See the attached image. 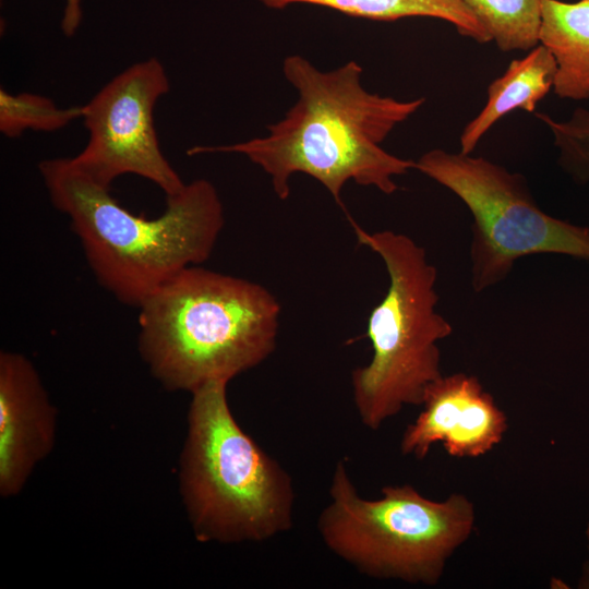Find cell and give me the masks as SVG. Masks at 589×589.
I'll list each match as a JSON object with an SVG mask.
<instances>
[{
	"label": "cell",
	"mask_w": 589,
	"mask_h": 589,
	"mask_svg": "<svg viewBox=\"0 0 589 589\" xmlns=\"http://www.w3.org/2000/svg\"><path fill=\"white\" fill-rule=\"evenodd\" d=\"M442 11L446 21L453 24L457 32L479 44L491 41V37L481 23L474 17L461 0H413Z\"/></svg>",
	"instance_id": "cell-17"
},
{
	"label": "cell",
	"mask_w": 589,
	"mask_h": 589,
	"mask_svg": "<svg viewBox=\"0 0 589 589\" xmlns=\"http://www.w3.org/2000/svg\"><path fill=\"white\" fill-rule=\"evenodd\" d=\"M414 169L453 192L472 215L470 275L482 292L534 254H562L589 263V227L543 212L526 178L471 154L434 148L414 161Z\"/></svg>",
	"instance_id": "cell-7"
},
{
	"label": "cell",
	"mask_w": 589,
	"mask_h": 589,
	"mask_svg": "<svg viewBox=\"0 0 589 589\" xmlns=\"http://www.w3.org/2000/svg\"><path fill=\"white\" fill-rule=\"evenodd\" d=\"M578 587L581 589H589V561L585 564L582 568V574L580 576Z\"/></svg>",
	"instance_id": "cell-19"
},
{
	"label": "cell",
	"mask_w": 589,
	"mask_h": 589,
	"mask_svg": "<svg viewBox=\"0 0 589 589\" xmlns=\"http://www.w3.org/2000/svg\"><path fill=\"white\" fill-rule=\"evenodd\" d=\"M169 89L167 72L155 57L116 75L83 105L88 140L74 163L106 187L120 176L136 175L166 196L179 193L185 182L164 156L154 123L155 106Z\"/></svg>",
	"instance_id": "cell-8"
},
{
	"label": "cell",
	"mask_w": 589,
	"mask_h": 589,
	"mask_svg": "<svg viewBox=\"0 0 589 589\" xmlns=\"http://www.w3.org/2000/svg\"><path fill=\"white\" fill-rule=\"evenodd\" d=\"M38 169L98 284L127 305L139 308L180 271L207 261L225 226L221 200L206 179L185 183L166 196L161 215L146 218L123 207L73 158L45 159Z\"/></svg>",
	"instance_id": "cell-2"
},
{
	"label": "cell",
	"mask_w": 589,
	"mask_h": 589,
	"mask_svg": "<svg viewBox=\"0 0 589 589\" xmlns=\"http://www.w3.org/2000/svg\"><path fill=\"white\" fill-rule=\"evenodd\" d=\"M139 351L170 392L230 382L276 349L281 308L263 285L191 265L139 306Z\"/></svg>",
	"instance_id": "cell-3"
},
{
	"label": "cell",
	"mask_w": 589,
	"mask_h": 589,
	"mask_svg": "<svg viewBox=\"0 0 589 589\" xmlns=\"http://www.w3.org/2000/svg\"><path fill=\"white\" fill-rule=\"evenodd\" d=\"M539 44L556 63L554 94L589 100V0H542Z\"/></svg>",
	"instance_id": "cell-12"
},
{
	"label": "cell",
	"mask_w": 589,
	"mask_h": 589,
	"mask_svg": "<svg viewBox=\"0 0 589 589\" xmlns=\"http://www.w3.org/2000/svg\"><path fill=\"white\" fill-rule=\"evenodd\" d=\"M228 383L209 381L191 393L179 491L197 541L262 542L291 529L293 480L239 425Z\"/></svg>",
	"instance_id": "cell-4"
},
{
	"label": "cell",
	"mask_w": 589,
	"mask_h": 589,
	"mask_svg": "<svg viewBox=\"0 0 589 589\" xmlns=\"http://www.w3.org/2000/svg\"><path fill=\"white\" fill-rule=\"evenodd\" d=\"M83 112V106L61 108L41 95L0 89V132L5 137H19L27 130L58 131L82 118Z\"/></svg>",
	"instance_id": "cell-14"
},
{
	"label": "cell",
	"mask_w": 589,
	"mask_h": 589,
	"mask_svg": "<svg viewBox=\"0 0 589 589\" xmlns=\"http://www.w3.org/2000/svg\"><path fill=\"white\" fill-rule=\"evenodd\" d=\"M551 131L560 166L578 183H589V110L576 108L565 121L537 112Z\"/></svg>",
	"instance_id": "cell-15"
},
{
	"label": "cell",
	"mask_w": 589,
	"mask_h": 589,
	"mask_svg": "<svg viewBox=\"0 0 589 589\" xmlns=\"http://www.w3.org/2000/svg\"><path fill=\"white\" fill-rule=\"evenodd\" d=\"M82 16L81 0H65L61 20V29L67 37H72L76 33Z\"/></svg>",
	"instance_id": "cell-18"
},
{
	"label": "cell",
	"mask_w": 589,
	"mask_h": 589,
	"mask_svg": "<svg viewBox=\"0 0 589 589\" xmlns=\"http://www.w3.org/2000/svg\"><path fill=\"white\" fill-rule=\"evenodd\" d=\"M423 409L404 431L402 455L424 459L441 443L449 456L479 457L492 450L508 428L505 412L474 375H442L425 389Z\"/></svg>",
	"instance_id": "cell-9"
},
{
	"label": "cell",
	"mask_w": 589,
	"mask_h": 589,
	"mask_svg": "<svg viewBox=\"0 0 589 589\" xmlns=\"http://www.w3.org/2000/svg\"><path fill=\"white\" fill-rule=\"evenodd\" d=\"M283 72L297 89L298 100L281 120L267 127V135L194 146L188 154H241L271 177L280 200L288 199L296 173L314 178L341 206V191L349 181L395 193V178L414 169V160L395 156L381 144L424 98L399 100L370 93L361 84L362 68L354 60L322 71L293 55L284 60Z\"/></svg>",
	"instance_id": "cell-1"
},
{
	"label": "cell",
	"mask_w": 589,
	"mask_h": 589,
	"mask_svg": "<svg viewBox=\"0 0 589 589\" xmlns=\"http://www.w3.org/2000/svg\"><path fill=\"white\" fill-rule=\"evenodd\" d=\"M328 494L316 521L322 542L375 579L436 585L474 528V506L466 495L434 501L402 484L382 488L377 498H364L342 460L335 465Z\"/></svg>",
	"instance_id": "cell-6"
},
{
	"label": "cell",
	"mask_w": 589,
	"mask_h": 589,
	"mask_svg": "<svg viewBox=\"0 0 589 589\" xmlns=\"http://www.w3.org/2000/svg\"><path fill=\"white\" fill-rule=\"evenodd\" d=\"M273 9L308 3L327 7L348 15L375 21H395L408 16H428L446 21L445 14L428 4L413 0H259Z\"/></svg>",
	"instance_id": "cell-16"
},
{
	"label": "cell",
	"mask_w": 589,
	"mask_h": 589,
	"mask_svg": "<svg viewBox=\"0 0 589 589\" xmlns=\"http://www.w3.org/2000/svg\"><path fill=\"white\" fill-rule=\"evenodd\" d=\"M349 219L358 243L382 259L388 275L368 318L372 358L350 376L359 419L375 431L404 407L422 405L428 386L443 375L438 342L453 327L436 310L437 269L424 248L405 233L369 232Z\"/></svg>",
	"instance_id": "cell-5"
},
{
	"label": "cell",
	"mask_w": 589,
	"mask_h": 589,
	"mask_svg": "<svg viewBox=\"0 0 589 589\" xmlns=\"http://www.w3.org/2000/svg\"><path fill=\"white\" fill-rule=\"evenodd\" d=\"M556 63L541 44L527 56L513 60L506 71L491 82L482 110L464 128L460 152L471 154L482 136L508 112L520 109L533 112L538 103L553 91Z\"/></svg>",
	"instance_id": "cell-11"
},
{
	"label": "cell",
	"mask_w": 589,
	"mask_h": 589,
	"mask_svg": "<svg viewBox=\"0 0 589 589\" xmlns=\"http://www.w3.org/2000/svg\"><path fill=\"white\" fill-rule=\"evenodd\" d=\"M502 51L539 44L542 0H461Z\"/></svg>",
	"instance_id": "cell-13"
},
{
	"label": "cell",
	"mask_w": 589,
	"mask_h": 589,
	"mask_svg": "<svg viewBox=\"0 0 589 589\" xmlns=\"http://www.w3.org/2000/svg\"><path fill=\"white\" fill-rule=\"evenodd\" d=\"M57 409L32 361L0 353V495L19 494L34 468L52 450Z\"/></svg>",
	"instance_id": "cell-10"
},
{
	"label": "cell",
	"mask_w": 589,
	"mask_h": 589,
	"mask_svg": "<svg viewBox=\"0 0 589 589\" xmlns=\"http://www.w3.org/2000/svg\"><path fill=\"white\" fill-rule=\"evenodd\" d=\"M586 538H587V544H588V552H589V522L586 528Z\"/></svg>",
	"instance_id": "cell-20"
}]
</instances>
